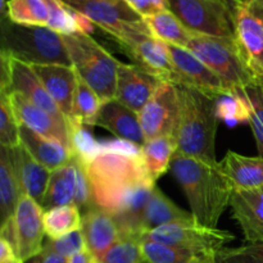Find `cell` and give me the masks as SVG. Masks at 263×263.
Segmentation results:
<instances>
[{"label": "cell", "instance_id": "cell-13", "mask_svg": "<svg viewBox=\"0 0 263 263\" xmlns=\"http://www.w3.org/2000/svg\"><path fill=\"white\" fill-rule=\"evenodd\" d=\"M139 120L145 141L161 136H174L179 120L176 85L162 82L151 100L139 112Z\"/></svg>", "mask_w": 263, "mask_h": 263}, {"label": "cell", "instance_id": "cell-10", "mask_svg": "<svg viewBox=\"0 0 263 263\" xmlns=\"http://www.w3.org/2000/svg\"><path fill=\"white\" fill-rule=\"evenodd\" d=\"M235 39L249 69L263 77V0H247L234 9Z\"/></svg>", "mask_w": 263, "mask_h": 263}, {"label": "cell", "instance_id": "cell-15", "mask_svg": "<svg viewBox=\"0 0 263 263\" xmlns=\"http://www.w3.org/2000/svg\"><path fill=\"white\" fill-rule=\"evenodd\" d=\"M44 211L36 200L22 194L14 213L17 233L18 258L22 262L32 261L44 249Z\"/></svg>", "mask_w": 263, "mask_h": 263}, {"label": "cell", "instance_id": "cell-33", "mask_svg": "<svg viewBox=\"0 0 263 263\" xmlns=\"http://www.w3.org/2000/svg\"><path fill=\"white\" fill-rule=\"evenodd\" d=\"M7 18L17 25L48 27L50 20L48 0H8Z\"/></svg>", "mask_w": 263, "mask_h": 263}, {"label": "cell", "instance_id": "cell-20", "mask_svg": "<svg viewBox=\"0 0 263 263\" xmlns=\"http://www.w3.org/2000/svg\"><path fill=\"white\" fill-rule=\"evenodd\" d=\"M32 67L62 115L69 120L79 84V76L74 69L62 64H39Z\"/></svg>", "mask_w": 263, "mask_h": 263}, {"label": "cell", "instance_id": "cell-19", "mask_svg": "<svg viewBox=\"0 0 263 263\" xmlns=\"http://www.w3.org/2000/svg\"><path fill=\"white\" fill-rule=\"evenodd\" d=\"M81 231L86 249L94 256L97 263L121 236L116 218L97 205L82 213Z\"/></svg>", "mask_w": 263, "mask_h": 263}, {"label": "cell", "instance_id": "cell-21", "mask_svg": "<svg viewBox=\"0 0 263 263\" xmlns=\"http://www.w3.org/2000/svg\"><path fill=\"white\" fill-rule=\"evenodd\" d=\"M97 126L105 128L120 140L127 141L139 148L145 144L139 113L134 112L116 99L103 103Z\"/></svg>", "mask_w": 263, "mask_h": 263}, {"label": "cell", "instance_id": "cell-23", "mask_svg": "<svg viewBox=\"0 0 263 263\" xmlns=\"http://www.w3.org/2000/svg\"><path fill=\"white\" fill-rule=\"evenodd\" d=\"M220 166L234 190H249L263 186L262 157H248L229 151L220 162Z\"/></svg>", "mask_w": 263, "mask_h": 263}, {"label": "cell", "instance_id": "cell-40", "mask_svg": "<svg viewBox=\"0 0 263 263\" xmlns=\"http://www.w3.org/2000/svg\"><path fill=\"white\" fill-rule=\"evenodd\" d=\"M39 263H67V258L59 256L58 253H55L54 251H51L49 247H46L44 244V249L41 252L40 256L37 257Z\"/></svg>", "mask_w": 263, "mask_h": 263}, {"label": "cell", "instance_id": "cell-47", "mask_svg": "<svg viewBox=\"0 0 263 263\" xmlns=\"http://www.w3.org/2000/svg\"><path fill=\"white\" fill-rule=\"evenodd\" d=\"M211 263H216V261L215 262H211Z\"/></svg>", "mask_w": 263, "mask_h": 263}, {"label": "cell", "instance_id": "cell-43", "mask_svg": "<svg viewBox=\"0 0 263 263\" xmlns=\"http://www.w3.org/2000/svg\"><path fill=\"white\" fill-rule=\"evenodd\" d=\"M0 263H25L21 261L20 258H13V259H9V261H5V262H0Z\"/></svg>", "mask_w": 263, "mask_h": 263}, {"label": "cell", "instance_id": "cell-34", "mask_svg": "<svg viewBox=\"0 0 263 263\" xmlns=\"http://www.w3.org/2000/svg\"><path fill=\"white\" fill-rule=\"evenodd\" d=\"M141 239L135 235H121L103 254L98 263H144Z\"/></svg>", "mask_w": 263, "mask_h": 263}, {"label": "cell", "instance_id": "cell-12", "mask_svg": "<svg viewBox=\"0 0 263 263\" xmlns=\"http://www.w3.org/2000/svg\"><path fill=\"white\" fill-rule=\"evenodd\" d=\"M168 45V44H167ZM170 57L174 67L172 84H181L193 87L212 98L233 95V92L195 54L187 48L168 45Z\"/></svg>", "mask_w": 263, "mask_h": 263}, {"label": "cell", "instance_id": "cell-38", "mask_svg": "<svg viewBox=\"0 0 263 263\" xmlns=\"http://www.w3.org/2000/svg\"><path fill=\"white\" fill-rule=\"evenodd\" d=\"M44 244L49 247L51 251H54L59 256L64 257L67 259L86 249V244H85L81 229L66 234V235L61 236L58 239H48Z\"/></svg>", "mask_w": 263, "mask_h": 263}, {"label": "cell", "instance_id": "cell-3", "mask_svg": "<svg viewBox=\"0 0 263 263\" xmlns=\"http://www.w3.org/2000/svg\"><path fill=\"white\" fill-rule=\"evenodd\" d=\"M175 85L179 95V120L174 134L176 156L217 162L216 136L221 121L216 108L217 99L186 85Z\"/></svg>", "mask_w": 263, "mask_h": 263}, {"label": "cell", "instance_id": "cell-37", "mask_svg": "<svg viewBox=\"0 0 263 263\" xmlns=\"http://www.w3.org/2000/svg\"><path fill=\"white\" fill-rule=\"evenodd\" d=\"M216 263H263V243H247L236 248L221 249Z\"/></svg>", "mask_w": 263, "mask_h": 263}, {"label": "cell", "instance_id": "cell-6", "mask_svg": "<svg viewBox=\"0 0 263 263\" xmlns=\"http://www.w3.org/2000/svg\"><path fill=\"white\" fill-rule=\"evenodd\" d=\"M187 49L198 57L233 92L243 91L257 82L236 39L197 35Z\"/></svg>", "mask_w": 263, "mask_h": 263}, {"label": "cell", "instance_id": "cell-30", "mask_svg": "<svg viewBox=\"0 0 263 263\" xmlns=\"http://www.w3.org/2000/svg\"><path fill=\"white\" fill-rule=\"evenodd\" d=\"M141 246L148 263H211L217 256L152 240H141Z\"/></svg>", "mask_w": 263, "mask_h": 263}, {"label": "cell", "instance_id": "cell-9", "mask_svg": "<svg viewBox=\"0 0 263 263\" xmlns=\"http://www.w3.org/2000/svg\"><path fill=\"white\" fill-rule=\"evenodd\" d=\"M234 239L235 235L230 231L218 228H205L195 221L161 226L141 236V240L158 241L212 254H217L221 249L226 248Z\"/></svg>", "mask_w": 263, "mask_h": 263}, {"label": "cell", "instance_id": "cell-31", "mask_svg": "<svg viewBox=\"0 0 263 263\" xmlns=\"http://www.w3.org/2000/svg\"><path fill=\"white\" fill-rule=\"evenodd\" d=\"M103 102L99 95L84 81L79 79L76 95H74L73 107H72L69 125H82L87 127L97 126V121L99 118L102 110Z\"/></svg>", "mask_w": 263, "mask_h": 263}, {"label": "cell", "instance_id": "cell-14", "mask_svg": "<svg viewBox=\"0 0 263 263\" xmlns=\"http://www.w3.org/2000/svg\"><path fill=\"white\" fill-rule=\"evenodd\" d=\"M7 95L9 98L10 107H12L13 112H14L15 117L21 125L30 128L31 131L39 134V135L44 136V138L59 141L73 153L71 128H69L67 118L53 116L51 113L44 110L43 108L28 102L26 98L17 94V92Z\"/></svg>", "mask_w": 263, "mask_h": 263}, {"label": "cell", "instance_id": "cell-29", "mask_svg": "<svg viewBox=\"0 0 263 263\" xmlns=\"http://www.w3.org/2000/svg\"><path fill=\"white\" fill-rule=\"evenodd\" d=\"M23 192L9 156V148L0 149V217L2 223L13 217Z\"/></svg>", "mask_w": 263, "mask_h": 263}, {"label": "cell", "instance_id": "cell-1", "mask_svg": "<svg viewBox=\"0 0 263 263\" xmlns=\"http://www.w3.org/2000/svg\"><path fill=\"white\" fill-rule=\"evenodd\" d=\"M85 166L94 204L116 218L121 235L141 239V218L157 185L146 174L140 154L102 152Z\"/></svg>", "mask_w": 263, "mask_h": 263}, {"label": "cell", "instance_id": "cell-11", "mask_svg": "<svg viewBox=\"0 0 263 263\" xmlns=\"http://www.w3.org/2000/svg\"><path fill=\"white\" fill-rule=\"evenodd\" d=\"M2 58V80H0V92L5 94L22 95L28 102L43 108L46 112L57 117L66 118L54 103L45 86L36 74L32 66L18 59L12 58L4 53H0Z\"/></svg>", "mask_w": 263, "mask_h": 263}, {"label": "cell", "instance_id": "cell-8", "mask_svg": "<svg viewBox=\"0 0 263 263\" xmlns=\"http://www.w3.org/2000/svg\"><path fill=\"white\" fill-rule=\"evenodd\" d=\"M170 10L197 35L235 39L234 9L223 0H168Z\"/></svg>", "mask_w": 263, "mask_h": 263}, {"label": "cell", "instance_id": "cell-24", "mask_svg": "<svg viewBox=\"0 0 263 263\" xmlns=\"http://www.w3.org/2000/svg\"><path fill=\"white\" fill-rule=\"evenodd\" d=\"M20 133L21 144L39 163L43 164L50 172L69 164L73 159L74 154L59 141L44 138L22 125Z\"/></svg>", "mask_w": 263, "mask_h": 263}, {"label": "cell", "instance_id": "cell-44", "mask_svg": "<svg viewBox=\"0 0 263 263\" xmlns=\"http://www.w3.org/2000/svg\"><path fill=\"white\" fill-rule=\"evenodd\" d=\"M231 2L234 3V4H240V3H244V2H247V0H231Z\"/></svg>", "mask_w": 263, "mask_h": 263}, {"label": "cell", "instance_id": "cell-32", "mask_svg": "<svg viewBox=\"0 0 263 263\" xmlns=\"http://www.w3.org/2000/svg\"><path fill=\"white\" fill-rule=\"evenodd\" d=\"M43 221L48 239H58L81 229L82 213L74 204L62 205L44 211Z\"/></svg>", "mask_w": 263, "mask_h": 263}, {"label": "cell", "instance_id": "cell-26", "mask_svg": "<svg viewBox=\"0 0 263 263\" xmlns=\"http://www.w3.org/2000/svg\"><path fill=\"white\" fill-rule=\"evenodd\" d=\"M77 190V171L73 159L69 164L50 172L46 192L41 202L43 211L73 204Z\"/></svg>", "mask_w": 263, "mask_h": 263}, {"label": "cell", "instance_id": "cell-45", "mask_svg": "<svg viewBox=\"0 0 263 263\" xmlns=\"http://www.w3.org/2000/svg\"><path fill=\"white\" fill-rule=\"evenodd\" d=\"M223 2H225V3H228V4H230V5H231V7H233V8H235V7H236V5H235V4H234V3H233V2H231V0H223Z\"/></svg>", "mask_w": 263, "mask_h": 263}, {"label": "cell", "instance_id": "cell-22", "mask_svg": "<svg viewBox=\"0 0 263 263\" xmlns=\"http://www.w3.org/2000/svg\"><path fill=\"white\" fill-rule=\"evenodd\" d=\"M9 156L23 194H27L41 204L50 177V171L39 163L22 144L9 149Z\"/></svg>", "mask_w": 263, "mask_h": 263}, {"label": "cell", "instance_id": "cell-27", "mask_svg": "<svg viewBox=\"0 0 263 263\" xmlns=\"http://www.w3.org/2000/svg\"><path fill=\"white\" fill-rule=\"evenodd\" d=\"M177 144L174 136H161V138L146 140L140 148V159L146 174L153 181L163 176L171 167L172 159L176 156Z\"/></svg>", "mask_w": 263, "mask_h": 263}, {"label": "cell", "instance_id": "cell-2", "mask_svg": "<svg viewBox=\"0 0 263 263\" xmlns=\"http://www.w3.org/2000/svg\"><path fill=\"white\" fill-rule=\"evenodd\" d=\"M171 171L189 202L195 222L205 228H217L234 192L220 162L175 156Z\"/></svg>", "mask_w": 263, "mask_h": 263}, {"label": "cell", "instance_id": "cell-39", "mask_svg": "<svg viewBox=\"0 0 263 263\" xmlns=\"http://www.w3.org/2000/svg\"><path fill=\"white\" fill-rule=\"evenodd\" d=\"M143 18L157 14L163 10H170L168 0H123Z\"/></svg>", "mask_w": 263, "mask_h": 263}, {"label": "cell", "instance_id": "cell-4", "mask_svg": "<svg viewBox=\"0 0 263 263\" xmlns=\"http://www.w3.org/2000/svg\"><path fill=\"white\" fill-rule=\"evenodd\" d=\"M2 53L27 63L72 67L63 35L44 26H22L2 18Z\"/></svg>", "mask_w": 263, "mask_h": 263}, {"label": "cell", "instance_id": "cell-46", "mask_svg": "<svg viewBox=\"0 0 263 263\" xmlns=\"http://www.w3.org/2000/svg\"><path fill=\"white\" fill-rule=\"evenodd\" d=\"M30 263H39V259H37V257H36V258H33L32 261H30Z\"/></svg>", "mask_w": 263, "mask_h": 263}, {"label": "cell", "instance_id": "cell-36", "mask_svg": "<svg viewBox=\"0 0 263 263\" xmlns=\"http://www.w3.org/2000/svg\"><path fill=\"white\" fill-rule=\"evenodd\" d=\"M21 125L10 107L9 98L0 92V145L15 148L21 144Z\"/></svg>", "mask_w": 263, "mask_h": 263}, {"label": "cell", "instance_id": "cell-41", "mask_svg": "<svg viewBox=\"0 0 263 263\" xmlns=\"http://www.w3.org/2000/svg\"><path fill=\"white\" fill-rule=\"evenodd\" d=\"M67 263H97L94 256L87 249H84L80 253L74 254L71 258L67 259Z\"/></svg>", "mask_w": 263, "mask_h": 263}, {"label": "cell", "instance_id": "cell-42", "mask_svg": "<svg viewBox=\"0 0 263 263\" xmlns=\"http://www.w3.org/2000/svg\"><path fill=\"white\" fill-rule=\"evenodd\" d=\"M257 85H258L259 90H261V94H262V98H263V77H259V79H257Z\"/></svg>", "mask_w": 263, "mask_h": 263}, {"label": "cell", "instance_id": "cell-16", "mask_svg": "<svg viewBox=\"0 0 263 263\" xmlns=\"http://www.w3.org/2000/svg\"><path fill=\"white\" fill-rule=\"evenodd\" d=\"M161 79L136 64L121 62L117 72L115 99L139 113L162 85Z\"/></svg>", "mask_w": 263, "mask_h": 263}, {"label": "cell", "instance_id": "cell-17", "mask_svg": "<svg viewBox=\"0 0 263 263\" xmlns=\"http://www.w3.org/2000/svg\"><path fill=\"white\" fill-rule=\"evenodd\" d=\"M121 49L134 64L154 74L162 81L172 82L174 67L166 43L152 35H145L127 45L121 46Z\"/></svg>", "mask_w": 263, "mask_h": 263}, {"label": "cell", "instance_id": "cell-28", "mask_svg": "<svg viewBox=\"0 0 263 263\" xmlns=\"http://www.w3.org/2000/svg\"><path fill=\"white\" fill-rule=\"evenodd\" d=\"M146 27L153 37L168 45L187 48L194 32L189 30L171 10H163L144 18Z\"/></svg>", "mask_w": 263, "mask_h": 263}, {"label": "cell", "instance_id": "cell-35", "mask_svg": "<svg viewBox=\"0 0 263 263\" xmlns=\"http://www.w3.org/2000/svg\"><path fill=\"white\" fill-rule=\"evenodd\" d=\"M216 108H217V116L220 120L236 123H248L249 117H251V104L243 91L217 98Z\"/></svg>", "mask_w": 263, "mask_h": 263}, {"label": "cell", "instance_id": "cell-18", "mask_svg": "<svg viewBox=\"0 0 263 263\" xmlns=\"http://www.w3.org/2000/svg\"><path fill=\"white\" fill-rule=\"evenodd\" d=\"M233 218L247 243H263V186L234 190L230 202Z\"/></svg>", "mask_w": 263, "mask_h": 263}, {"label": "cell", "instance_id": "cell-7", "mask_svg": "<svg viewBox=\"0 0 263 263\" xmlns=\"http://www.w3.org/2000/svg\"><path fill=\"white\" fill-rule=\"evenodd\" d=\"M123 46L151 35L144 18L123 0H62Z\"/></svg>", "mask_w": 263, "mask_h": 263}, {"label": "cell", "instance_id": "cell-48", "mask_svg": "<svg viewBox=\"0 0 263 263\" xmlns=\"http://www.w3.org/2000/svg\"><path fill=\"white\" fill-rule=\"evenodd\" d=\"M144 263H148V262H146V261H145V262H144Z\"/></svg>", "mask_w": 263, "mask_h": 263}, {"label": "cell", "instance_id": "cell-5", "mask_svg": "<svg viewBox=\"0 0 263 263\" xmlns=\"http://www.w3.org/2000/svg\"><path fill=\"white\" fill-rule=\"evenodd\" d=\"M72 68L103 103L115 99L121 62L87 33L63 35Z\"/></svg>", "mask_w": 263, "mask_h": 263}, {"label": "cell", "instance_id": "cell-25", "mask_svg": "<svg viewBox=\"0 0 263 263\" xmlns=\"http://www.w3.org/2000/svg\"><path fill=\"white\" fill-rule=\"evenodd\" d=\"M192 221H194L192 212L180 208L166 194H163L158 186H156L146 203L141 218V236L161 226Z\"/></svg>", "mask_w": 263, "mask_h": 263}]
</instances>
